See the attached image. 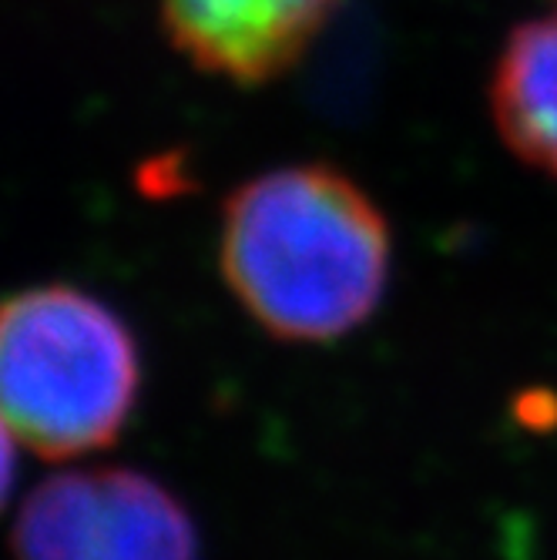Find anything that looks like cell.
<instances>
[{"instance_id":"obj_1","label":"cell","mask_w":557,"mask_h":560,"mask_svg":"<svg viewBox=\"0 0 557 560\" xmlns=\"http://www.w3.org/2000/svg\"><path fill=\"white\" fill-rule=\"evenodd\" d=\"M219 266L266 332L329 342L380 305L390 276V229L346 175L326 165L263 172L222 212Z\"/></svg>"},{"instance_id":"obj_3","label":"cell","mask_w":557,"mask_h":560,"mask_svg":"<svg viewBox=\"0 0 557 560\" xmlns=\"http://www.w3.org/2000/svg\"><path fill=\"white\" fill-rule=\"evenodd\" d=\"M18 560H198L178 500L135 470H68L44 480L14 524Z\"/></svg>"},{"instance_id":"obj_2","label":"cell","mask_w":557,"mask_h":560,"mask_svg":"<svg viewBox=\"0 0 557 560\" xmlns=\"http://www.w3.org/2000/svg\"><path fill=\"white\" fill-rule=\"evenodd\" d=\"M0 389L8 436L47 460L105 450L138 396L128 326L88 292L37 285L4 305Z\"/></svg>"},{"instance_id":"obj_5","label":"cell","mask_w":557,"mask_h":560,"mask_svg":"<svg viewBox=\"0 0 557 560\" xmlns=\"http://www.w3.org/2000/svg\"><path fill=\"white\" fill-rule=\"evenodd\" d=\"M490 112L503 144L557 178V14L511 31L490 78Z\"/></svg>"},{"instance_id":"obj_4","label":"cell","mask_w":557,"mask_h":560,"mask_svg":"<svg viewBox=\"0 0 557 560\" xmlns=\"http://www.w3.org/2000/svg\"><path fill=\"white\" fill-rule=\"evenodd\" d=\"M182 55L235 84L289 71L316 40L339 0H159Z\"/></svg>"}]
</instances>
